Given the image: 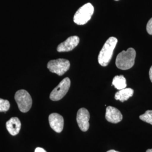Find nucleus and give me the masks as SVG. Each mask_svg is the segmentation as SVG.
I'll return each instance as SVG.
<instances>
[{"label": "nucleus", "instance_id": "obj_1", "mask_svg": "<svg viewBox=\"0 0 152 152\" xmlns=\"http://www.w3.org/2000/svg\"><path fill=\"white\" fill-rule=\"evenodd\" d=\"M117 42V39L114 37H111L107 39L98 55V62L100 65L103 66L108 65Z\"/></svg>", "mask_w": 152, "mask_h": 152}, {"label": "nucleus", "instance_id": "obj_2", "mask_svg": "<svg viewBox=\"0 0 152 152\" xmlns=\"http://www.w3.org/2000/svg\"><path fill=\"white\" fill-rule=\"evenodd\" d=\"M136 51L133 48H129L127 51H122L117 55L115 64L118 68L127 70L131 68L135 64Z\"/></svg>", "mask_w": 152, "mask_h": 152}, {"label": "nucleus", "instance_id": "obj_3", "mask_svg": "<svg viewBox=\"0 0 152 152\" xmlns=\"http://www.w3.org/2000/svg\"><path fill=\"white\" fill-rule=\"evenodd\" d=\"M94 11V8L92 4L87 3L77 11L73 17V21L78 25H84L90 20Z\"/></svg>", "mask_w": 152, "mask_h": 152}, {"label": "nucleus", "instance_id": "obj_4", "mask_svg": "<svg viewBox=\"0 0 152 152\" xmlns=\"http://www.w3.org/2000/svg\"><path fill=\"white\" fill-rule=\"evenodd\" d=\"M15 100L19 109L23 113H27L32 107V99L25 90H18L15 94Z\"/></svg>", "mask_w": 152, "mask_h": 152}, {"label": "nucleus", "instance_id": "obj_5", "mask_svg": "<svg viewBox=\"0 0 152 152\" xmlns=\"http://www.w3.org/2000/svg\"><path fill=\"white\" fill-rule=\"evenodd\" d=\"M47 67L49 71L59 76L63 75L70 68V62L64 59H58L49 61Z\"/></svg>", "mask_w": 152, "mask_h": 152}, {"label": "nucleus", "instance_id": "obj_6", "mask_svg": "<svg viewBox=\"0 0 152 152\" xmlns=\"http://www.w3.org/2000/svg\"><path fill=\"white\" fill-rule=\"evenodd\" d=\"M71 86V80L66 77L51 91L50 98L53 101L60 100L65 96Z\"/></svg>", "mask_w": 152, "mask_h": 152}, {"label": "nucleus", "instance_id": "obj_7", "mask_svg": "<svg viewBox=\"0 0 152 152\" xmlns=\"http://www.w3.org/2000/svg\"><path fill=\"white\" fill-rule=\"evenodd\" d=\"M90 113L87 109L82 108L80 109L77 114V122L81 130L86 132L89 129Z\"/></svg>", "mask_w": 152, "mask_h": 152}, {"label": "nucleus", "instance_id": "obj_8", "mask_svg": "<svg viewBox=\"0 0 152 152\" xmlns=\"http://www.w3.org/2000/svg\"><path fill=\"white\" fill-rule=\"evenodd\" d=\"M80 42V38L73 36L67 38L64 42L59 44L57 48L58 52H68L75 49Z\"/></svg>", "mask_w": 152, "mask_h": 152}, {"label": "nucleus", "instance_id": "obj_9", "mask_svg": "<svg viewBox=\"0 0 152 152\" xmlns=\"http://www.w3.org/2000/svg\"><path fill=\"white\" fill-rule=\"evenodd\" d=\"M49 122L51 128L56 132L60 133L64 127V118L59 114L54 113L50 114Z\"/></svg>", "mask_w": 152, "mask_h": 152}, {"label": "nucleus", "instance_id": "obj_10", "mask_svg": "<svg viewBox=\"0 0 152 152\" xmlns=\"http://www.w3.org/2000/svg\"><path fill=\"white\" fill-rule=\"evenodd\" d=\"M105 118L110 123L117 124L122 121L123 116L118 109L108 106L106 109Z\"/></svg>", "mask_w": 152, "mask_h": 152}, {"label": "nucleus", "instance_id": "obj_11", "mask_svg": "<svg viewBox=\"0 0 152 152\" xmlns=\"http://www.w3.org/2000/svg\"><path fill=\"white\" fill-rule=\"evenodd\" d=\"M8 132L12 136L18 135L21 129V122L18 117H12L6 124Z\"/></svg>", "mask_w": 152, "mask_h": 152}, {"label": "nucleus", "instance_id": "obj_12", "mask_svg": "<svg viewBox=\"0 0 152 152\" xmlns=\"http://www.w3.org/2000/svg\"><path fill=\"white\" fill-rule=\"evenodd\" d=\"M134 92V90L131 88H125L116 92L114 98L117 100H120L121 102H124L132 96Z\"/></svg>", "mask_w": 152, "mask_h": 152}, {"label": "nucleus", "instance_id": "obj_13", "mask_svg": "<svg viewBox=\"0 0 152 152\" xmlns=\"http://www.w3.org/2000/svg\"><path fill=\"white\" fill-rule=\"evenodd\" d=\"M112 85L114 86L115 88L119 90L124 89L127 86L126 79L122 75L115 76L113 78Z\"/></svg>", "mask_w": 152, "mask_h": 152}, {"label": "nucleus", "instance_id": "obj_14", "mask_svg": "<svg viewBox=\"0 0 152 152\" xmlns=\"http://www.w3.org/2000/svg\"><path fill=\"white\" fill-rule=\"evenodd\" d=\"M139 118L144 122L152 125V110H148L144 114L140 115Z\"/></svg>", "mask_w": 152, "mask_h": 152}, {"label": "nucleus", "instance_id": "obj_15", "mask_svg": "<svg viewBox=\"0 0 152 152\" xmlns=\"http://www.w3.org/2000/svg\"><path fill=\"white\" fill-rule=\"evenodd\" d=\"M10 107V104L8 100L0 98V112H7Z\"/></svg>", "mask_w": 152, "mask_h": 152}, {"label": "nucleus", "instance_id": "obj_16", "mask_svg": "<svg viewBox=\"0 0 152 152\" xmlns=\"http://www.w3.org/2000/svg\"><path fill=\"white\" fill-rule=\"evenodd\" d=\"M147 31L149 34L152 35V18L147 23Z\"/></svg>", "mask_w": 152, "mask_h": 152}, {"label": "nucleus", "instance_id": "obj_17", "mask_svg": "<svg viewBox=\"0 0 152 152\" xmlns=\"http://www.w3.org/2000/svg\"><path fill=\"white\" fill-rule=\"evenodd\" d=\"M34 152H47L44 149L40 148V147H37L36 148Z\"/></svg>", "mask_w": 152, "mask_h": 152}, {"label": "nucleus", "instance_id": "obj_18", "mask_svg": "<svg viewBox=\"0 0 152 152\" xmlns=\"http://www.w3.org/2000/svg\"><path fill=\"white\" fill-rule=\"evenodd\" d=\"M149 78H150V80L152 82V65L150 68V70H149Z\"/></svg>", "mask_w": 152, "mask_h": 152}, {"label": "nucleus", "instance_id": "obj_19", "mask_svg": "<svg viewBox=\"0 0 152 152\" xmlns=\"http://www.w3.org/2000/svg\"><path fill=\"white\" fill-rule=\"evenodd\" d=\"M118 152V151H115V150H110V151H108V152Z\"/></svg>", "mask_w": 152, "mask_h": 152}, {"label": "nucleus", "instance_id": "obj_20", "mask_svg": "<svg viewBox=\"0 0 152 152\" xmlns=\"http://www.w3.org/2000/svg\"><path fill=\"white\" fill-rule=\"evenodd\" d=\"M146 152H152V149H148Z\"/></svg>", "mask_w": 152, "mask_h": 152}, {"label": "nucleus", "instance_id": "obj_21", "mask_svg": "<svg viewBox=\"0 0 152 152\" xmlns=\"http://www.w3.org/2000/svg\"><path fill=\"white\" fill-rule=\"evenodd\" d=\"M115 1H119V0H115Z\"/></svg>", "mask_w": 152, "mask_h": 152}]
</instances>
